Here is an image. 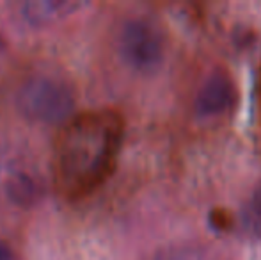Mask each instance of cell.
<instances>
[{"label":"cell","instance_id":"obj_10","mask_svg":"<svg viewBox=\"0 0 261 260\" xmlns=\"http://www.w3.org/2000/svg\"><path fill=\"white\" fill-rule=\"evenodd\" d=\"M4 46H6V41H4V36L0 34V52L4 50Z\"/></svg>","mask_w":261,"mask_h":260},{"label":"cell","instance_id":"obj_9","mask_svg":"<svg viewBox=\"0 0 261 260\" xmlns=\"http://www.w3.org/2000/svg\"><path fill=\"white\" fill-rule=\"evenodd\" d=\"M258 107H259V116H261V69H259V79H258Z\"/></svg>","mask_w":261,"mask_h":260},{"label":"cell","instance_id":"obj_8","mask_svg":"<svg viewBox=\"0 0 261 260\" xmlns=\"http://www.w3.org/2000/svg\"><path fill=\"white\" fill-rule=\"evenodd\" d=\"M0 260H13V251L2 241H0Z\"/></svg>","mask_w":261,"mask_h":260},{"label":"cell","instance_id":"obj_7","mask_svg":"<svg viewBox=\"0 0 261 260\" xmlns=\"http://www.w3.org/2000/svg\"><path fill=\"white\" fill-rule=\"evenodd\" d=\"M242 221L251 235L261 239V185L252 191L242 210Z\"/></svg>","mask_w":261,"mask_h":260},{"label":"cell","instance_id":"obj_5","mask_svg":"<svg viewBox=\"0 0 261 260\" xmlns=\"http://www.w3.org/2000/svg\"><path fill=\"white\" fill-rule=\"evenodd\" d=\"M0 195L11 203H31L38 196L34 175L16 160H0Z\"/></svg>","mask_w":261,"mask_h":260},{"label":"cell","instance_id":"obj_6","mask_svg":"<svg viewBox=\"0 0 261 260\" xmlns=\"http://www.w3.org/2000/svg\"><path fill=\"white\" fill-rule=\"evenodd\" d=\"M75 4L69 2H27L21 4L18 9H20V16L27 23L46 25L68 14L69 11H75Z\"/></svg>","mask_w":261,"mask_h":260},{"label":"cell","instance_id":"obj_4","mask_svg":"<svg viewBox=\"0 0 261 260\" xmlns=\"http://www.w3.org/2000/svg\"><path fill=\"white\" fill-rule=\"evenodd\" d=\"M237 104V86L226 69H215L196 94L194 111L199 118L220 120Z\"/></svg>","mask_w":261,"mask_h":260},{"label":"cell","instance_id":"obj_3","mask_svg":"<svg viewBox=\"0 0 261 260\" xmlns=\"http://www.w3.org/2000/svg\"><path fill=\"white\" fill-rule=\"evenodd\" d=\"M119 54L126 66L139 73H153L164 63L165 36L156 21L135 16L124 21L117 39Z\"/></svg>","mask_w":261,"mask_h":260},{"label":"cell","instance_id":"obj_1","mask_svg":"<svg viewBox=\"0 0 261 260\" xmlns=\"http://www.w3.org/2000/svg\"><path fill=\"white\" fill-rule=\"evenodd\" d=\"M124 137V122L110 109L71 116L55 139L52 178L57 193L80 201L96 193L112 175Z\"/></svg>","mask_w":261,"mask_h":260},{"label":"cell","instance_id":"obj_2","mask_svg":"<svg viewBox=\"0 0 261 260\" xmlns=\"http://www.w3.org/2000/svg\"><path fill=\"white\" fill-rule=\"evenodd\" d=\"M20 112L36 123H66L75 107L69 84L52 75H36L21 84L16 94Z\"/></svg>","mask_w":261,"mask_h":260}]
</instances>
